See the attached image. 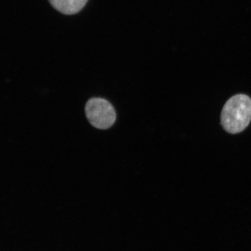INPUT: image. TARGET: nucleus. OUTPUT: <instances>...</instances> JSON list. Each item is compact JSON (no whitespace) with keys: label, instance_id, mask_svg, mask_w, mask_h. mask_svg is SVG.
Instances as JSON below:
<instances>
[{"label":"nucleus","instance_id":"nucleus-1","mask_svg":"<svg viewBox=\"0 0 251 251\" xmlns=\"http://www.w3.org/2000/svg\"><path fill=\"white\" fill-rule=\"evenodd\" d=\"M251 120V100L244 94L231 97L225 103L221 114V124L231 134L241 132Z\"/></svg>","mask_w":251,"mask_h":251},{"label":"nucleus","instance_id":"nucleus-2","mask_svg":"<svg viewBox=\"0 0 251 251\" xmlns=\"http://www.w3.org/2000/svg\"><path fill=\"white\" fill-rule=\"evenodd\" d=\"M84 115L89 124L96 129L107 130L117 120L114 106L107 99L93 97L84 105Z\"/></svg>","mask_w":251,"mask_h":251},{"label":"nucleus","instance_id":"nucleus-3","mask_svg":"<svg viewBox=\"0 0 251 251\" xmlns=\"http://www.w3.org/2000/svg\"><path fill=\"white\" fill-rule=\"evenodd\" d=\"M52 7L65 15H74L79 12L87 4L88 0H49Z\"/></svg>","mask_w":251,"mask_h":251}]
</instances>
